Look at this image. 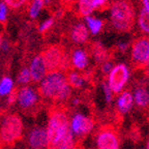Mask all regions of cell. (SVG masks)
<instances>
[{"instance_id":"obj_10","label":"cell","mask_w":149,"mask_h":149,"mask_svg":"<svg viewBox=\"0 0 149 149\" xmlns=\"http://www.w3.org/2000/svg\"><path fill=\"white\" fill-rule=\"evenodd\" d=\"M130 77L128 68L125 64H118L112 68L109 72V79H108V85L111 88L112 92L117 94L119 93L124 85L126 84Z\"/></svg>"},{"instance_id":"obj_32","label":"cell","mask_w":149,"mask_h":149,"mask_svg":"<svg viewBox=\"0 0 149 149\" xmlns=\"http://www.w3.org/2000/svg\"><path fill=\"white\" fill-rule=\"evenodd\" d=\"M76 0H61V3L65 8H70L72 6V4L74 3Z\"/></svg>"},{"instance_id":"obj_35","label":"cell","mask_w":149,"mask_h":149,"mask_svg":"<svg viewBox=\"0 0 149 149\" xmlns=\"http://www.w3.org/2000/svg\"><path fill=\"white\" fill-rule=\"evenodd\" d=\"M45 4H50V3L52 2V0H44Z\"/></svg>"},{"instance_id":"obj_19","label":"cell","mask_w":149,"mask_h":149,"mask_svg":"<svg viewBox=\"0 0 149 149\" xmlns=\"http://www.w3.org/2000/svg\"><path fill=\"white\" fill-rule=\"evenodd\" d=\"M78 12L81 17H87L95 9V0H79Z\"/></svg>"},{"instance_id":"obj_13","label":"cell","mask_w":149,"mask_h":149,"mask_svg":"<svg viewBox=\"0 0 149 149\" xmlns=\"http://www.w3.org/2000/svg\"><path fill=\"white\" fill-rule=\"evenodd\" d=\"M72 66L74 68L80 70H83L87 68L88 65V55L87 52L82 49H74L72 53V58H70Z\"/></svg>"},{"instance_id":"obj_30","label":"cell","mask_w":149,"mask_h":149,"mask_svg":"<svg viewBox=\"0 0 149 149\" xmlns=\"http://www.w3.org/2000/svg\"><path fill=\"white\" fill-rule=\"evenodd\" d=\"M7 17V6L4 2H0V23L6 20Z\"/></svg>"},{"instance_id":"obj_31","label":"cell","mask_w":149,"mask_h":149,"mask_svg":"<svg viewBox=\"0 0 149 149\" xmlns=\"http://www.w3.org/2000/svg\"><path fill=\"white\" fill-rule=\"evenodd\" d=\"M8 105H14L17 102V97H18V88H13V90L8 93Z\"/></svg>"},{"instance_id":"obj_9","label":"cell","mask_w":149,"mask_h":149,"mask_svg":"<svg viewBox=\"0 0 149 149\" xmlns=\"http://www.w3.org/2000/svg\"><path fill=\"white\" fill-rule=\"evenodd\" d=\"M70 122V128L74 134V138L81 141L82 139L86 137L94 126V121L92 118L86 116V115L77 113L72 116Z\"/></svg>"},{"instance_id":"obj_15","label":"cell","mask_w":149,"mask_h":149,"mask_svg":"<svg viewBox=\"0 0 149 149\" xmlns=\"http://www.w3.org/2000/svg\"><path fill=\"white\" fill-rule=\"evenodd\" d=\"M134 97L133 94L130 91H124L123 93H121V95L117 100L116 108L118 113L120 114H125L130 110V108L133 107Z\"/></svg>"},{"instance_id":"obj_11","label":"cell","mask_w":149,"mask_h":149,"mask_svg":"<svg viewBox=\"0 0 149 149\" xmlns=\"http://www.w3.org/2000/svg\"><path fill=\"white\" fill-rule=\"evenodd\" d=\"M47 141V130L42 126H34L28 134L27 142L31 149H45Z\"/></svg>"},{"instance_id":"obj_2","label":"cell","mask_w":149,"mask_h":149,"mask_svg":"<svg viewBox=\"0 0 149 149\" xmlns=\"http://www.w3.org/2000/svg\"><path fill=\"white\" fill-rule=\"evenodd\" d=\"M37 92L42 100L59 105L70 100L72 87L68 84L65 72H52L40 80Z\"/></svg>"},{"instance_id":"obj_4","label":"cell","mask_w":149,"mask_h":149,"mask_svg":"<svg viewBox=\"0 0 149 149\" xmlns=\"http://www.w3.org/2000/svg\"><path fill=\"white\" fill-rule=\"evenodd\" d=\"M24 124L17 113L7 114L0 125V146H13L23 137Z\"/></svg>"},{"instance_id":"obj_24","label":"cell","mask_w":149,"mask_h":149,"mask_svg":"<svg viewBox=\"0 0 149 149\" xmlns=\"http://www.w3.org/2000/svg\"><path fill=\"white\" fill-rule=\"evenodd\" d=\"M17 81L19 84L21 85H27L28 83H30L31 81V74L30 70L28 68H23L18 74V78H17Z\"/></svg>"},{"instance_id":"obj_29","label":"cell","mask_w":149,"mask_h":149,"mask_svg":"<svg viewBox=\"0 0 149 149\" xmlns=\"http://www.w3.org/2000/svg\"><path fill=\"white\" fill-rule=\"evenodd\" d=\"M102 88H104V91H105L106 100H107L108 104H111V102H112V90L109 87V85H108V83L104 82V83H102Z\"/></svg>"},{"instance_id":"obj_3","label":"cell","mask_w":149,"mask_h":149,"mask_svg":"<svg viewBox=\"0 0 149 149\" xmlns=\"http://www.w3.org/2000/svg\"><path fill=\"white\" fill-rule=\"evenodd\" d=\"M135 6L132 0H116L111 5V23L119 32H130L135 25Z\"/></svg>"},{"instance_id":"obj_1","label":"cell","mask_w":149,"mask_h":149,"mask_svg":"<svg viewBox=\"0 0 149 149\" xmlns=\"http://www.w3.org/2000/svg\"><path fill=\"white\" fill-rule=\"evenodd\" d=\"M47 149H79L70 128L68 107L53 105L49 110L47 125Z\"/></svg>"},{"instance_id":"obj_23","label":"cell","mask_w":149,"mask_h":149,"mask_svg":"<svg viewBox=\"0 0 149 149\" xmlns=\"http://www.w3.org/2000/svg\"><path fill=\"white\" fill-rule=\"evenodd\" d=\"M139 25L140 28L145 33H149V13L143 7L139 15Z\"/></svg>"},{"instance_id":"obj_38","label":"cell","mask_w":149,"mask_h":149,"mask_svg":"<svg viewBox=\"0 0 149 149\" xmlns=\"http://www.w3.org/2000/svg\"><path fill=\"white\" fill-rule=\"evenodd\" d=\"M148 74H149V72H148Z\"/></svg>"},{"instance_id":"obj_17","label":"cell","mask_w":149,"mask_h":149,"mask_svg":"<svg viewBox=\"0 0 149 149\" xmlns=\"http://www.w3.org/2000/svg\"><path fill=\"white\" fill-rule=\"evenodd\" d=\"M65 74H66V79H68L70 86L72 87V88H81L84 85V83H85V81H86L85 74H80V72H74V70H68L65 72Z\"/></svg>"},{"instance_id":"obj_8","label":"cell","mask_w":149,"mask_h":149,"mask_svg":"<svg viewBox=\"0 0 149 149\" xmlns=\"http://www.w3.org/2000/svg\"><path fill=\"white\" fill-rule=\"evenodd\" d=\"M97 149H119L118 130L112 124H106L100 127L96 135Z\"/></svg>"},{"instance_id":"obj_20","label":"cell","mask_w":149,"mask_h":149,"mask_svg":"<svg viewBox=\"0 0 149 149\" xmlns=\"http://www.w3.org/2000/svg\"><path fill=\"white\" fill-rule=\"evenodd\" d=\"M45 5L44 0H32L28 8V13H29V17L31 19H36L40 15V10L42 9Z\"/></svg>"},{"instance_id":"obj_18","label":"cell","mask_w":149,"mask_h":149,"mask_svg":"<svg viewBox=\"0 0 149 149\" xmlns=\"http://www.w3.org/2000/svg\"><path fill=\"white\" fill-rule=\"evenodd\" d=\"M135 102L138 107H149V92L145 87L138 86L135 90Z\"/></svg>"},{"instance_id":"obj_26","label":"cell","mask_w":149,"mask_h":149,"mask_svg":"<svg viewBox=\"0 0 149 149\" xmlns=\"http://www.w3.org/2000/svg\"><path fill=\"white\" fill-rule=\"evenodd\" d=\"M53 24H54V19L53 18L47 19L46 21H44L40 25V28H38V30H40V33L47 32V31L49 30V29H51V27L53 26Z\"/></svg>"},{"instance_id":"obj_14","label":"cell","mask_w":149,"mask_h":149,"mask_svg":"<svg viewBox=\"0 0 149 149\" xmlns=\"http://www.w3.org/2000/svg\"><path fill=\"white\" fill-rule=\"evenodd\" d=\"M70 38L76 44H84L88 40V30L84 24H76L70 29Z\"/></svg>"},{"instance_id":"obj_25","label":"cell","mask_w":149,"mask_h":149,"mask_svg":"<svg viewBox=\"0 0 149 149\" xmlns=\"http://www.w3.org/2000/svg\"><path fill=\"white\" fill-rule=\"evenodd\" d=\"M3 2L6 4V6H8L12 9H19L21 8L26 2L27 0H3Z\"/></svg>"},{"instance_id":"obj_6","label":"cell","mask_w":149,"mask_h":149,"mask_svg":"<svg viewBox=\"0 0 149 149\" xmlns=\"http://www.w3.org/2000/svg\"><path fill=\"white\" fill-rule=\"evenodd\" d=\"M133 70H144L149 66V35L135 38L132 45V60Z\"/></svg>"},{"instance_id":"obj_37","label":"cell","mask_w":149,"mask_h":149,"mask_svg":"<svg viewBox=\"0 0 149 149\" xmlns=\"http://www.w3.org/2000/svg\"><path fill=\"white\" fill-rule=\"evenodd\" d=\"M148 149H149V141H148Z\"/></svg>"},{"instance_id":"obj_5","label":"cell","mask_w":149,"mask_h":149,"mask_svg":"<svg viewBox=\"0 0 149 149\" xmlns=\"http://www.w3.org/2000/svg\"><path fill=\"white\" fill-rule=\"evenodd\" d=\"M42 57L44 59L47 72H66L70 68V60L68 52L60 45H51L42 51Z\"/></svg>"},{"instance_id":"obj_22","label":"cell","mask_w":149,"mask_h":149,"mask_svg":"<svg viewBox=\"0 0 149 149\" xmlns=\"http://www.w3.org/2000/svg\"><path fill=\"white\" fill-rule=\"evenodd\" d=\"M14 88V82L10 78L4 77L0 80V96L7 95Z\"/></svg>"},{"instance_id":"obj_21","label":"cell","mask_w":149,"mask_h":149,"mask_svg":"<svg viewBox=\"0 0 149 149\" xmlns=\"http://www.w3.org/2000/svg\"><path fill=\"white\" fill-rule=\"evenodd\" d=\"M86 19V22H87V25H88L89 29L90 31L93 33V34H97L100 30H102V28L104 27V22L102 20H98L96 18H92V17H85Z\"/></svg>"},{"instance_id":"obj_28","label":"cell","mask_w":149,"mask_h":149,"mask_svg":"<svg viewBox=\"0 0 149 149\" xmlns=\"http://www.w3.org/2000/svg\"><path fill=\"white\" fill-rule=\"evenodd\" d=\"M112 68H113V61H112L111 59H108L105 62L102 63V70L104 74H109Z\"/></svg>"},{"instance_id":"obj_16","label":"cell","mask_w":149,"mask_h":149,"mask_svg":"<svg viewBox=\"0 0 149 149\" xmlns=\"http://www.w3.org/2000/svg\"><path fill=\"white\" fill-rule=\"evenodd\" d=\"M90 53L94 57V60L97 63H102L109 59V52L104 48L100 42H91L90 45Z\"/></svg>"},{"instance_id":"obj_34","label":"cell","mask_w":149,"mask_h":149,"mask_svg":"<svg viewBox=\"0 0 149 149\" xmlns=\"http://www.w3.org/2000/svg\"><path fill=\"white\" fill-rule=\"evenodd\" d=\"M143 3H144V8L149 13V0H143Z\"/></svg>"},{"instance_id":"obj_7","label":"cell","mask_w":149,"mask_h":149,"mask_svg":"<svg viewBox=\"0 0 149 149\" xmlns=\"http://www.w3.org/2000/svg\"><path fill=\"white\" fill-rule=\"evenodd\" d=\"M40 94L36 90L29 86L18 88L17 102L26 115H35L40 109Z\"/></svg>"},{"instance_id":"obj_27","label":"cell","mask_w":149,"mask_h":149,"mask_svg":"<svg viewBox=\"0 0 149 149\" xmlns=\"http://www.w3.org/2000/svg\"><path fill=\"white\" fill-rule=\"evenodd\" d=\"M110 7L109 0H95V9H98L100 12H104Z\"/></svg>"},{"instance_id":"obj_12","label":"cell","mask_w":149,"mask_h":149,"mask_svg":"<svg viewBox=\"0 0 149 149\" xmlns=\"http://www.w3.org/2000/svg\"><path fill=\"white\" fill-rule=\"evenodd\" d=\"M29 70H30L31 80L33 82H40L46 76L47 68L42 55H36L35 57H33V59L31 60Z\"/></svg>"},{"instance_id":"obj_36","label":"cell","mask_w":149,"mask_h":149,"mask_svg":"<svg viewBox=\"0 0 149 149\" xmlns=\"http://www.w3.org/2000/svg\"><path fill=\"white\" fill-rule=\"evenodd\" d=\"M1 42H2V35L0 34V47H1Z\"/></svg>"},{"instance_id":"obj_33","label":"cell","mask_w":149,"mask_h":149,"mask_svg":"<svg viewBox=\"0 0 149 149\" xmlns=\"http://www.w3.org/2000/svg\"><path fill=\"white\" fill-rule=\"evenodd\" d=\"M9 47H10V45H9V42H7V40H2V42H1V47L0 48H2V50L4 52H7L9 49Z\"/></svg>"}]
</instances>
